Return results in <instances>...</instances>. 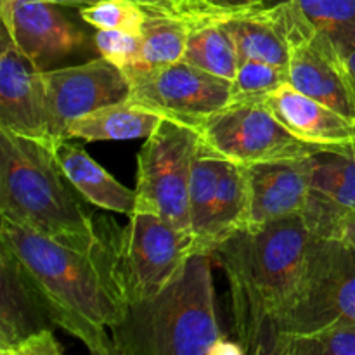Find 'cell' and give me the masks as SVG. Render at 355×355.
Listing matches in <instances>:
<instances>
[{
  "label": "cell",
  "mask_w": 355,
  "mask_h": 355,
  "mask_svg": "<svg viewBox=\"0 0 355 355\" xmlns=\"http://www.w3.org/2000/svg\"><path fill=\"white\" fill-rule=\"evenodd\" d=\"M211 255L194 253L163 290L127 305L111 329L114 355H214L224 342Z\"/></svg>",
  "instance_id": "obj_3"
},
{
  "label": "cell",
  "mask_w": 355,
  "mask_h": 355,
  "mask_svg": "<svg viewBox=\"0 0 355 355\" xmlns=\"http://www.w3.org/2000/svg\"><path fill=\"white\" fill-rule=\"evenodd\" d=\"M343 62H345V69H347V75H349L350 83H352V89L355 94V51L350 52L349 55L343 58Z\"/></svg>",
  "instance_id": "obj_33"
},
{
  "label": "cell",
  "mask_w": 355,
  "mask_h": 355,
  "mask_svg": "<svg viewBox=\"0 0 355 355\" xmlns=\"http://www.w3.org/2000/svg\"><path fill=\"white\" fill-rule=\"evenodd\" d=\"M80 17L96 30H121L141 35L148 10L132 0H99L82 7Z\"/></svg>",
  "instance_id": "obj_28"
},
{
  "label": "cell",
  "mask_w": 355,
  "mask_h": 355,
  "mask_svg": "<svg viewBox=\"0 0 355 355\" xmlns=\"http://www.w3.org/2000/svg\"><path fill=\"white\" fill-rule=\"evenodd\" d=\"M200 130L163 118L137 155V205L191 236L189 187Z\"/></svg>",
  "instance_id": "obj_6"
},
{
  "label": "cell",
  "mask_w": 355,
  "mask_h": 355,
  "mask_svg": "<svg viewBox=\"0 0 355 355\" xmlns=\"http://www.w3.org/2000/svg\"><path fill=\"white\" fill-rule=\"evenodd\" d=\"M298 3L343 58L355 51V0H298Z\"/></svg>",
  "instance_id": "obj_26"
},
{
  "label": "cell",
  "mask_w": 355,
  "mask_h": 355,
  "mask_svg": "<svg viewBox=\"0 0 355 355\" xmlns=\"http://www.w3.org/2000/svg\"><path fill=\"white\" fill-rule=\"evenodd\" d=\"M222 10L189 19V37L184 59L203 71L232 82L239 68V52L231 31L220 17Z\"/></svg>",
  "instance_id": "obj_21"
},
{
  "label": "cell",
  "mask_w": 355,
  "mask_h": 355,
  "mask_svg": "<svg viewBox=\"0 0 355 355\" xmlns=\"http://www.w3.org/2000/svg\"><path fill=\"white\" fill-rule=\"evenodd\" d=\"M113 260L114 281L125 304L158 293L182 270L193 238L151 211H134L125 227L99 229Z\"/></svg>",
  "instance_id": "obj_5"
},
{
  "label": "cell",
  "mask_w": 355,
  "mask_h": 355,
  "mask_svg": "<svg viewBox=\"0 0 355 355\" xmlns=\"http://www.w3.org/2000/svg\"><path fill=\"white\" fill-rule=\"evenodd\" d=\"M262 103L291 135L305 144L326 151L355 142V121L290 83L267 94Z\"/></svg>",
  "instance_id": "obj_17"
},
{
  "label": "cell",
  "mask_w": 355,
  "mask_h": 355,
  "mask_svg": "<svg viewBox=\"0 0 355 355\" xmlns=\"http://www.w3.org/2000/svg\"><path fill=\"white\" fill-rule=\"evenodd\" d=\"M0 128L54 144L42 69L17 49L6 28L0 37Z\"/></svg>",
  "instance_id": "obj_13"
},
{
  "label": "cell",
  "mask_w": 355,
  "mask_h": 355,
  "mask_svg": "<svg viewBox=\"0 0 355 355\" xmlns=\"http://www.w3.org/2000/svg\"><path fill=\"white\" fill-rule=\"evenodd\" d=\"M123 73L130 83V103L198 130L231 103L232 82L203 71L186 59L162 68L135 66Z\"/></svg>",
  "instance_id": "obj_9"
},
{
  "label": "cell",
  "mask_w": 355,
  "mask_h": 355,
  "mask_svg": "<svg viewBox=\"0 0 355 355\" xmlns=\"http://www.w3.org/2000/svg\"><path fill=\"white\" fill-rule=\"evenodd\" d=\"M52 142L64 139L68 125L103 106L127 101L130 83L123 69L106 58L85 64L42 71Z\"/></svg>",
  "instance_id": "obj_11"
},
{
  "label": "cell",
  "mask_w": 355,
  "mask_h": 355,
  "mask_svg": "<svg viewBox=\"0 0 355 355\" xmlns=\"http://www.w3.org/2000/svg\"><path fill=\"white\" fill-rule=\"evenodd\" d=\"M290 83L288 68L270 64L257 59L239 62L238 73L232 80L231 103L238 101H262L267 94Z\"/></svg>",
  "instance_id": "obj_27"
},
{
  "label": "cell",
  "mask_w": 355,
  "mask_h": 355,
  "mask_svg": "<svg viewBox=\"0 0 355 355\" xmlns=\"http://www.w3.org/2000/svg\"><path fill=\"white\" fill-rule=\"evenodd\" d=\"M312 156L245 166L248 187L245 229L266 227L302 215L311 193Z\"/></svg>",
  "instance_id": "obj_15"
},
{
  "label": "cell",
  "mask_w": 355,
  "mask_h": 355,
  "mask_svg": "<svg viewBox=\"0 0 355 355\" xmlns=\"http://www.w3.org/2000/svg\"><path fill=\"white\" fill-rule=\"evenodd\" d=\"M94 44L103 58L125 69L139 66L142 61L141 35L121 30H97Z\"/></svg>",
  "instance_id": "obj_29"
},
{
  "label": "cell",
  "mask_w": 355,
  "mask_h": 355,
  "mask_svg": "<svg viewBox=\"0 0 355 355\" xmlns=\"http://www.w3.org/2000/svg\"><path fill=\"white\" fill-rule=\"evenodd\" d=\"M189 19L148 12L142 26V61L144 68H162L182 61L189 37ZM135 68V66H134Z\"/></svg>",
  "instance_id": "obj_24"
},
{
  "label": "cell",
  "mask_w": 355,
  "mask_h": 355,
  "mask_svg": "<svg viewBox=\"0 0 355 355\" xmlns=\"http://www.w3.org/2000/svg\"><path fill=\"white\" fill-rule=\"evenodd\" d=\"M340 321L355 324V248L315 236L279 333H307Z\"/></svg>",
  "instance_id": "obj_7"
},
{
  "label": "cell",
  "mask_w": 355,
  "mask_h": 355,
  "mask_svg": "<svg viewBox=\"0 0 355 355\" xmlns=\"http://www.w3.org/2000/svg\"><path fill=\"white\" fill-rule=\"evenodd\" d=\"M54 324L12 253L0 245V355H61Z\"/></svg>",
  "instance_id": "obj_12"
},
{
  "label": "cell",
  "mask_w": 355,
  "mask_h": 355,
  "mask_svg": "<svg viewBox=\"0 0 355 355\" xmlns=\"http://www.w3.org/2000/svg\"><path fill=\"white\" fill-rule=\"evenodd\" d=\"M220 17L234 38L241 61L257 59L288 68L290 51L274 6L222 12Z\"/></svg>",
  "instance_id": "obj_19"
},
{
  "label": "cell",
  "mask_w": 355,
  "mask_h": 355,
  "mask_svg": "<svg viewBox=\"0 0 355 355\" xmlns=\"http://www.w3.org/2000/svg\"><path fill=\"white\" fill-rule=\"evenodd\" d=\"M200 137L215 153L243 166L307 158L324 151L291 135L262 101L229 103L201 125Z\"/></svg>",
  "instance_id": "obj_10"
},
{
  "label": "cell",
  "mask_w": 355,
  "mask_h": 355,
  "mask_svg": "<svg viewBox=\"0 0 355 355\" xmlns=\"http://www.w3.org/2000/svg\"><path fill=\"white\" fill-rule=\"evenodd\" d=\"M45 2L55 3V6H64V7H78V9H82V7H87V6H90V3H96V2H99V0H45Z\"/></svg>",
  "instance_id": "obj_32"
},
{
  "label": "cell",
  "mask_w": 355,
  "mask_h": 355,
  "mask_svg": "<svg viewBox=\"0 0 355 355\" xmlns=\"http://www.w3.org/2000/svg\"><path fill=\"white\" fill-rule=\"evenodd\" d=\"M54 156L61 172L83 200L103 210L134 214L137 193L118 182L82 146L71 144L69 139H61L54 142Z\"/></svg>",
  "instance_id": "obj_18"
},
{
  "label": "cell",
  "mask_w": 355,
  "mask_h": 355,
  "mask_svg": "<svg viewBox=\"0 0 355 355\" xmlns=\"http://www.w3.org/2000/svg\"><path fill=\"white\" fill-rule=\"evenodd\" d=\"M290 51V85L355 121V94L343 55L305 16L298 0L274 6Z\"/></svg>",
  "instance_id": "obj_8"
},
{
  "label": "cell",
  "mask_w": 355,
  "mask_h": 355,
  "mask_svg": "<svg viewBox=\"0 0 355 355\" xmlns=\"http://www.w3.org/2000/svg\"><path fill=\"white\" fill-rule=\"evenodd\" d=\"M222 156L203 141H198L196 155L193 162L189 187V218L193 246L191 253L207 255V239L211 225L215 194H217L218 175H220Z\"/></svg>",
  "instance_id": "obj_23"
},
{
  "label": "cell",
  "mask_w": 355,
  "mask_h": 355,
  "mask_svg": "<svg viewBox=\"0 0 355 355\" xmlns=\"http://www.w3.org/2000/svg\"><path fill=\"white\" fill-rule=\"evenodd\" d=\"M315 236L302 215L241 229L214 252L225 272L232 326L245 354L269 355Z\"/></svg>",
  "instance_id": "obj_2"
},
{
  "label": "cell",
  "mask_w": 355,
  "mask_h": 355,
  "mask_svg": "<svg viewBox=\"0 0 355 355\" xmlns=\"http://www.w3.org/2000/svg\"><path fill=\"white\" fill-rule=\"evenodd\" d=\"M0 14L17 49L42 71L71 55L87 40L55 3L45 0H0Z\"/></svg>",
  "instance_id": "obj_14"
},
{
  "label": "cell",
  "mask_w": 355,
  "mask_h": 355,
  "mask_svg": "<svg viewBox=\"0 0 355 355\" xmlns=\"http://www.w3.org/2000/svg\"><path fill=\"white\" fill-rule=\"evenodd\" d=\"M103 236V234H101ZM0 245L6 246L55 326L96 355H114L111 329L125 314L106 239L78 250L2 217Z\"/></svg>",
  "instance_id": "obj_1"
},
{
  "label": "cell",
  "mask_w": 355,
  "mask_h": 355,
  "mask_svg": "<svg viewBox=\"0 0 355 355\" xmlns=\"http://www.w3.org/2000/svg\"><path fill=\"white\" fill-rule=\"evenodd\" d=\"M331 239L343 243V245L355 248V214L343 218L338 224V227L333 232Z\"/></svg>",
  "instance_id": "obj_31"
},
{
  "label": "cell",
  "mask_w": 355,
  "mask_h": 355,
  "mask_svg": "<svg viewBox=\"0 0 355 355\" xmlns=\"http://www.w3.org/2000/svg\"><path fill=\"white\" fill-rule=\"evenodd\" d=\"M203 2L222 12H238V10H248L263 6V0H203Z\"/></svg>",
  "instance_id": "obj_30"
},
{
  "label": "cell",
  "mask_w": 355,
  "mask_h": 355,
  "mask_svg": "<svg viewBox=\"0 0 355 355\" xmlns=\"http://www.w3.org/2000/svg\"><path fill=\"white\" fill-rule=\"evenodd\" d=\"M163 118L130 101L103 106L68 125L64 139H80L83 142L97 141H130L148 139Z\"/></svg>",
  "instance_id": "obj_20"
},
{
  "label": "cell",
  "mask_w": 355,
  "mask_h": 355,
  "mask_svg": "<svg viewBox=\"0 0 355 355\" xmlns=\"http://www.w3.org/2000/svg\"><path fill=\"white\" fill-rule=\"evenodd\" d=\"M312 159L311 193L302 217L312 234L331 239L340 222L355 214V142L315 153Z\"/></svg>",
  "instance_id": "obj_16"
},
{
  "label": "cell",
  "mask_w": 355,
  "mask_h": 355,
  "mask_svg": "<svg viewBox=\"0 0 355 355\" xmlns=\"http://www.w3.org/2000/svg\"><path fill=\"white\" fill-rule=\"evenodd\" d=\"M269 355H355V324L340 321L307 333H279Z\"/></svg>",
  "instance_id": "obj_25"
},
{
  "label": "cell",
  "mask_w": 355,
  "mask_h": 355,
  "mask_svg": "<svg viewBox=\"0 0 355 355\" xmlns=\"http://www.w3.org/2000/svg\"><path fill=\"white\" fill-rule=\"evenodd\" d=\"M246 210H248L246 168L222 156L211 225L207 239V255H214L215 250L225 239L245 229Z\"/></svg>",
  "instance_id": "obj_22"
},
{
  "label": "cell",
  "mask_w": 355,
  "mask_h": 355,
  "mask_svg": "<svg viewBox=\"0 0 355 355\" xmlns=\"http://www.w3.org/2000/svg\"><path fill=\"white\" fill-rule=\"evenodd\" d=\"M69 186L54 144L0 128V217L71 248H96L99 227Z\"/></svg>",
  "instance_id": "obj_4"
}]
</instances>
